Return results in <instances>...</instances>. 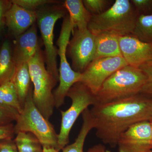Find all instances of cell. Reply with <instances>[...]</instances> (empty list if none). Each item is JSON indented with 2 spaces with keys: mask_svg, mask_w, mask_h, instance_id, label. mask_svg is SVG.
Instances as JSON below:
<instances>
[{
  "mask_svg": "<svg viewBox=\"0 0 152 152\" xmlns=\"http://www.w3.org/2000/svg\"><path fill=\"white\" fill-rule=\"evenodd\" d=\"M96 135L104 144L116 146L120 137L132 125L152 120V99L139 94L106 103H97L90 110Z\"/></svg>",
  "mask_w": 152,
  "mask_h": 152,
  "instance_id": "1",
  "label": "cell"
},
{
  "mask_svg": "<svg viewBox=\"0 0 152 152\" xmlns=\"http://www.w3.org/2000/svg\"><path fill=\"white\" fill-rule=\"evenodd\" d=\"M139 15L129 0H116L110 8L92 15L88 29L94 36L106 34L117 37L132 35Z\"/></svg>",
  "mask_w": 152,
  "mask_h": 152,
  "instance_id": "2",
  "label": "cell"
},
{
  "mask_svg": "<svg viewBox=\"0 0 152 152\" xmlns=\"http://www.w3.org/2000/svg\"><path fill=\"white\" fill-rule=\"evenodd\" d=\"M147 79L140 68L124 66L104 82L96 95L98 103L110 102L140 94Z\"/></svg>",
  "mask_w": 152,
  "mask_h": 152,
  "instance_id": "3",
  "label": "cell"
},
{
  "mask_svg": "<svg viewBox=\"0 0 152 152\" xmlns=\"http://www.w3.org/2000/svg\"><path fill=\"white\" fill-rule=\"evenodd\" d=\"M28 64L34 85L33 102L44 117L49 120L55 107L53 89L58 81L47 70L40 48Z\"/></svg>",
  "mask_w": 152,
  "mask_h": 152,
  "instance_id": "4",
  "label": "cell"
},
{
  "mask_svg": "<svg viewBox=\"0 0 152 152\" xmlns=\"http://www.w3.org/2000/svg\"><path fill=\"white\" fill-rule=\"evenodd\" d=\"M33 87L31 88L14 126L15 134L30 133L35 136L43 147L55 148L59 150L58 134L53 126L44 117L37 108L33 100Z\"/></svg>",
  "mask_w": 152,
  "mask_h": 152,
  "instance_id": "5",
  "label": "cell"
},
{
  "mask_svg": "<svg viewBox=\"0 0 152 152\" xmlns=\"http://www.w3.org/2000/svg\"><path fill=\"white\" fill-rule=\"evenodd\" d=\"M36 12L37 23L45 46L47 70L59 81L57 62L58 49L54 45V30L57 21L66 16L67 10L63 5L53 4L42 6Z\"/></svg>",
  "mask_w": 152,
  "mask_h": 152,
  "instance_id": "6",
  "label": "cell"
},
{
  "mask_svg": "<svg viewBox=\"0 0 152 152\" xmlns=\"http://www.w3.org/2000/svg\"><path fill=\"white\" fill-rule=\"evenodd\" d=\"M74 26L69 15L64 18L59 37L57 41L58 54L60 62L59 72V84L53 91L55 107L59 108L65 102L67 94L71 87L80 82L81 74L73 70L67 58V48Z\"/></svg>",
  "mask_w": 152,
  "mask_h": 152,
  "instance_id": "7",
  "label": "cell"
},
{
  "mask_svg": "<svg viewBox=\"0 0 152 152\" xmlns=\"http://www.w3.org/2000/svg\"><path fill=\"white\" fill-rule=\"evenodd\" d=\"M66 96L71 99L72 104L66 110L61 111V122L58 134V145L60 151L69 144L70 132L80 115L89 106L98 103L96 95L80 82L71 87Z\"/></svg>",
  "mask_w": 152,
  "mask_h": 152,
  "instance_id": "8",
  "label": "cell"
},
{
  "mask_svg": "<svg viewBox=\"0 0 152 152\" xmlns=\"http://www.w3.org/2000/svg\"><path fill=\"white\" fill-rule=\"evenodd\" d=\"M72 33V38L67 48V55L72 61L73 70L81 74L94 59L96 38L88 28H75Z\"/></svg>",
  "mask_w": 152,
  "mask_h": 152,
  "instance_id": "9",
  "label": "cell"
},
{
  "mask_svg": "<svg viewBox=\"0 0 152 152\" xmlns=\"http://www.w3.org/2000/svg\"><path fill=\"white\" fill-rule=\"evenodd\" d=\"M127 65L122 56L95 59L81 73L80 82L96 95L109 77Z\"/></svg>",
  "mask_w": 152,
  "mask_h": 152,
  "instance_id": "10",
  "label": "cell"
},
{
  "mask_svg": "<svg viewBox=\"0 0 152 152\" xmlns=\"http://www.w3.org/2000/svg\"><path fill=\"white\" fill-rule=\"evenodd\" d=\"M152 126L150 121L131 126L120 137L118 152H147L152 150Z\"/></svg>",
  "mask_w": 152,
  "mask_h": 152,
  "instance_id": "11",
  "label": "cell"
},
{
  "mask_svg": "<svg viewBox=\"0 0 152 152\" xmlns=\"http://www.w3.org/2000/svg\"><path fill=\"white\" fill-rule=\"evenodd\" d=\"M122 56L128 65L140 68L152 60V44L133 35L119 37Z\"/></svg>",
  "mask_w": 152,
  "mask_h": 152,
  "instance_id": "12",
  "label": "cell"
},
{
  "mask_svg": "<svg viewBox=\"0 0 152 152\" xmlns=\"http://www.w3.org/2000/svg\"><path fill=\"white\" fill-rule=\"evenodd\" d=\"M36 23L16 37L13 58L15 65L28 64L39 48Z\"/></svg>",
  "mask_w": 152,
  "mask_h": 152,
  "instance_id": "13",
  "label": "cell"
},
{
  "mask_svg": "<svg viewBox=\"0 0 152 152\" xmlns=\"http://www.w3.org/2000/svg\"><path fill=\"white\" fill-rule=\"evenodd\" d=\"M4 18L9 29L17 37L35 23L37 12L27 10L11 3L5 14Z\"/></svg>",
  "mask_w": 152,
  "mask_h": 152,
  "instance_id": "14",
  "label": "cell"
},
{
  "mask_svg": "<svg viewBox=\"0 0 152 152\" xmlns=\"http://www.w3.org/2000/svg\"><path fill=\"white\" fill-rule=\"evenodd\" d=\"M10 81L15 86L23 108L28 93L33 87L28 64L16 66Z\"/></svg>",
  "mask_w": 152,
  "mask_h": 152,
  "instance_id": "15",
  "label": "cell"
},
{
  "mask_svg": "<svg viewBox=\"0 0 152 152\" xmlns=\"http://www.w3.org/2000/svg\"><path fill=\"white\" fill-rule=\"evenodd\" d=\"M95 38L96 50L94 59L122 56L118 37L110 34H102L95 36Z\"/></svg>",
  "mask_w": 152,
  "mask_h": 152,
  "instance_id": "16",
  "label": "cell"
},
{
  "mask_svg": "<svg viewBox=\"0 0 152 152\" xmlns=\"http://www.w3.org/2000/svg\"><path fill=\"white\" fill-rule=\"evenodd\" d=\"M63 5L69 12V16L75 28H88L92 15L86 8L82 0H66Z\"/></svg>",
  "mask_w": 152,
  "mask_h": 152,
  "instance_id": "17",
  "label": "cell"
},
{
  "mask_svg": "<svg viewBox=\"0 0 152 152\" xmlns=\"http://www.w3.org/2000/svg\"><path fill=\"white\" fill-rule=\"evenodd\" d=\"M83 123L77 139L73 143L63 148L62 152H84V146L87 136L90 131L94 129V121L89 109L88 108L82 114Z\"/></svg>",
  "mask_w": 152,
  "mask_h": 152,
  "instance_id": "18",
  "label": "cell"
},
{
  "mask_svg": "<svg viewBox=\"0 0 152 152\" xmlns=\"http://www.w3.org/2000/svg\"><path fill=\"white\" fill-rule=\"evenodd\" d=\"M15 67L10 45L8 41L6 40L0 49V86L11 80Z\"/></svg>",
  "mask_w": 152,
  "mask_h": 152,
  "instance_id": "19",
  "label": "cell"
},
{
  "mask_svg": "<svg viewBox=\"0 0 152 152\" xmlns=\"http://www.w3.org/2000/svg\"><path fill=\"white\" fill-rule=\"evenodd\" d=\"M0 103L15 110L19 114L21 113L23 107L15 86L11 81L0 86Z\"/></svg>",
  "mask_w": 152,
  "mask_h": 152,
  "instance_id": "20",
  "label": "cell"
},
{
  "mask_svg": "<svg viewBox=\"0 0 152 152\" xmlns=\"http://www.w3.org/2000/svg\"><path fill=\"white\" fill-rule=\"evenodd\" d=\"M18 152H43L42 144L30 133L20 132L14 139Z\"/></svg>",
  "mask_w": 152,
  "mask_h": 152,
  "instance_id": "21",
  "label": "cell"
},
{
  "mask_svg": "<svg viewBox=\"0 0 152 152\" xmlns=\"http://www.w3.org/2000/svg\"><path fill=\"white\" fill-rule=\"evenodd\" d=\"M132 35L140 40L152 44V15L138 16Z\"/></svg>",
  "mask_w": 152,
  "mask_h": 152,
  "instance_id": "22",
  "label": "cell"
},
{
  "mask_svg": "<svg viewBox=\"0 0 152 152\" xmlns=\"http://www.w3.org/2000/svg\"><path fill=\"white\" fill-rule=\"evenodd\" d=\"M85 7L92 15L102 14L113 4L111 0H83Z\"/></svg>",
  "mask_w": 152,
  "mask_h": 152,
  "instance_id": "23",
  "label": "cell"
},
{
  "mask_svg": "<svg viewBox=\"0 0 152 152\" xmlns=\"http://www.w3.org/2000/svg\"><path fill=\"white\" fill-rule=\"evenodd\" d=\"M12 4H15L27 10L36 12L42 6L59 3L54 0H13Z\"/></svg>",
  "mask_w": 152,
  "mask_h": 152,
  "instance_id": "24",
  "label": "cell"
},
{
  "mask_svg": "<svg viewBox=\"0 0 152 152\" xmlns=\"http://www.w3.org/2000/svg\"><path fill=\"white\" fill-rule=\"evenodd\" d=\"M19 113L13 109L0 103V126H4L15 122Z\"/></svg>",
  "mask_w": 152,
  "mask_h": 152,
  "instance_id": "25",
  "label": "cell"
},
{
  "mask_svg": "<svg viewBox=\"0 0 152 152\" xmlns=\"http://www.w3.org/2000/svg\"><path fill=\"white\" fill-rule=\"evenodd\" d=\"M147 75L148 79L140 94L152 99V60L140 67Z\"/></svg>",
  "mask_w": 152,
  "mask_h": 152,
  "instance_id": "26",
  "label": "cell"
},
{
  "mask_svg": "<svg viewBox=\"0 0 152 152\" xmlns=\"http://www.w3.org/2000/svg\"><path fill=\"white\" fill-rule=\"evenodd\" d=\"M139 15H152V0H131Z\"/></svg>",
  "mask_w": 152,
  "mask_h": 152,
  "instance_id": "27",
  "label": "cell"
},
{
  "mask_svg": "<svg viewBox=\"0 0 152 152\" xmlns=\"http://www.w3.org/2000/svg\"><path fill=\"white\" fill-rule=\"evenodd\" d=\"M13 123L4 126H0V140L13 139L15 137V130Z\"/></svg>",
  "mask_w": 152,
  "mask_h": 152,
  "instance_id": "28",
  "label": "cell"
},
{
  "mask_svg": "<svg viewBox=\"0 0 152 152\" xmlns=\"http://www.w3.org/2000/svg\"><path fill=\"white\" fill-rule=\"evenodd\" d=\"M0 152H18V147L14 140H0Z\"/></svg>",
  "mask_w": 152,
  "mask_h": 152,
  "instance_id": "29",
  "label": "cell"
},
{
  "mask_svg": "<svg viewBox=\"0 0 152 152\" xmlns=\"http://www.w3.org/2000/svg\"><path fill=\"white\" fill-rule=\"evenodd\" d=\"M10 2L6 1H0V27L1 25L3 18H4L6 11L10 6L11 3L10 4H9Z\"/></svg>",
  "mask_w": 152,
  "mask_h": 152,
  "instance_id": "30",
  "label": "cell"
},
{
  "mask_svg": "<svg viewBox=\"0 0 152 152\" xmlns=\"http://www.w3.org/2000/svg\"><path fill=\"white\" fill-rule=\"evenodd\" d=\"M87 152H111L107 149L106 147L102 144H99L95 145L91 147Z\"/></svg>",
  "mask_w": 152,
  "mask_h": 152,
  "instance_id": "31",
  "label": "cell"
},
{
  "mask_svg": "<svg viewBox=\"0 0 152 152\" xmlns=\"http://www.w3.org/2000/svg\"><path fill=\"white\" fill-rule=\"evenodd\" d=\"M43 152H60V151L57 149L48 147H43Z\"/></svg>",
  "mask_w": 152,
  "mask_h": 152,
  "instance_id": "32",
  "label": "cell"
},
{
  "mask_svg": "<svg viewBox=\"0 0 152 152\" xmlns=\"http://www.w3.org/2000/svg\"><path fill=\"white\" fill-rule=\"evenodd\" d=\"M151 126H152L151 139H152V121H151Z\"/></svg>",
  "mask_w": 152,
  "mask_h": 152,
  "instance_id": "33",
  "label": "cell"
},
{
  "mask_svg": "<svg viewBox=\"0 0 152 152\" xmlns=\"http://www.w3.org/2000/svg\"><path fill=\"white\" fill-rule=\"evenodd\" d=\"M147 152H152V150H150L149 151Z\"/></svg>",
  "mask_w": 152,
  "mask_h": 152,
  "instance_id": "34",
  "label": "cell"
}]
</instances>
